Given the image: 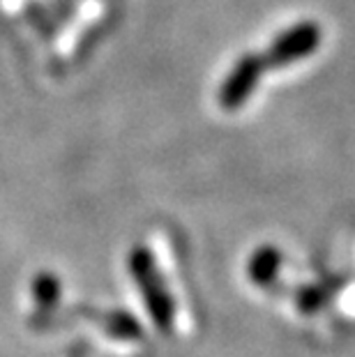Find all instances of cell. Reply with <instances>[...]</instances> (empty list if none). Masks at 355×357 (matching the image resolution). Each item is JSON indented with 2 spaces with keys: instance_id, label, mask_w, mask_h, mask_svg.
Here are the masks:
<instances>
[{
  "instance_id": "obj_4",
  "label": "cell",
  "mask_w": 355,
  "mask_h": 357,
  "mask_svg": "<svg viewBox=\"0 0 355 357\" xmlns=\"http://www.w3.org/2000/svg\"><path fill=\"white\" fill-rule=\"evenodd\" d=\"M279 263H282V256L275 247H261L249 261V275L256 284H268L277 275Z\"/></svg>"
},
{
  "instance_id": "obj_3",
  "label": "cell",
  "mask_w": 355,
  "mask_h": 357,
  "mask_svg": "<svg viewBox=\"0 0 355 357\" xmlns=\"http://www.w3.org/2000/svg\"><path fill=\"white\" fill-rule=\"evenodd\" d=\"M130 268H132L134 279H137L143 288V295H146L150 311L155 314L157 321L166 323L171 314L169 300H166V295L162 293V284L155 275V265H153V258L148 254V249H134L130 258Z\"/></svg>"
},
{
  "instance_id": "obj_2",
  "label": "cell",
  "mask_w": 355,
  "mask_h": 357,
  "mask_svg": "<svg viewBox=\"0 0 355 357\" xmlns=\"http://www.w3.org/2000/svg\"><path fill=\"white\" fill-rule=\"evenodd\" d=\"M261 72H263V60L259 56L240 58L236 67L231 70V74L226 77V81L222 83V90H219V104H222L226 111L240 109V106L249 100V95L254 93Z\"/></svg>"
},
{
  "instance_id": "obj_5",
  "label": "cell",
  "mask_w": 355,
  "mask_h": 357,
  "mask_svg": "<svg viewBox=\"0 0 355 357\" xmlns=\"http://www.w3.org/2000/svg\"><path fill=\"white\" fill-rule=\"evenodd\" d=\"M35 288H37V295H40V298L51 300V298L56 295V279H54V277H49V275H44V277L37 279Z\"/></svg>"
},
{
  "instance_id": "obj_1",
  "label": "cell",
  "mask_w": 355,
  "mask_h": 357,
  "mask_svg": "<svg viewBox=\"0 0 355 357\" xmlns=\"http://www.w3.org/2000/svg\"><path fill=\"white\" fill-rule=\"evenodd\" d=\"M319 42H321V30L316 24H312V21L293 26L273 42V47H270L266 56V65L282 67V65L296 63L300 58L312 56L316 47H319Z\"/></svg>"
}]
</instances>
